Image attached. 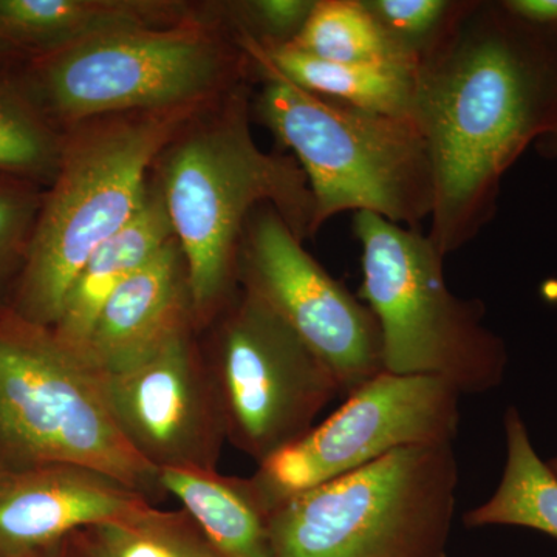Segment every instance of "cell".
<instances>
[{
    "label": "cell",
    "instance_id": "8",
    "mask_svg": "<svg viewBox=\"0 0 557 557\" xmlns=\"http://www.w3.org/2000/svg\"><path fill=\"white\" fill-rule=\"evenodd\" d=\"M0 454L16 468L78 465L143 496L163 493L159 469L131 448L102 394L100 372L49 327L0 319Z\"/></svg>",
    "mask_w": 557,
    "mask_h": 557
},
{
    "label": "cell",
    "instance_id": "19",
    "mask_svg": "<svg viewBox=\"0 0 557 557\" xmlns=\"http://www.w3.org/2000/svg\"><path fill=\"white\" fill-rule=\"evenodd\" d=\"M507 461L493 496L465 515L468 528L520 527L557 541V479L539 457L519 410L504 418Z\"/></svg>",
    "mask_w": 557,
    "mask_h": 557
},
{
    "label": "cell",
    "instance_id": "29",
    "mask_svg": "<svg viewBox=\"0 0 557 557\" xmlns=\"http://www.w3.org/2000/svg\"><path fill=\"white\" fill-rule=\"evenodd\" d=\"M33 557H73L72 552H70L67 544L65 541L62 544L57 545V547L47 549V552L39 553V555Z\"/></svg>",
    "mask_w": 557,
    "mask_h": 557
},
{
    "label": "cell",
    "instance_id": "20",
    "mask_svg": "<svg viewBox=\"0 0 557 557\" xmlns=\"http://www.w3.org/2000/svg\"><path fill=\"white\" fill-rule=\"evenodd\" d=\"M73 557H223L188 512L152 504L65 539Z\"/></svg>",
    "mask_w": 557,
    "mask_h": 557
},
{
    "label": "cell",
    "instance_id": "22",
    "mask_svg": "<svg viewBox=\"0 0 557 557\" xmlns=\"http://www.w3.org/2000/svg\"><path fill=\"white\" fill-rule=\"evenodd\" d=\"M293 46L322 60L343 64L413 69L392 49L361 0H318L309 22Z\"/></svg>",
    "mask_w": 557,
    "mask_h": 557
},
{
    "label": "cell",
    "instance_id": "30",
    "mask_svg": "<svg viewBox=\"0 0 557 557\" xmlns=\"http://www.w3.org/2000/svg\"><path fill=\"white\" fill-rule=\"evenodd\" d=\"M547 465H548L549 471H552L553 474H555L556 479H557V456L553 457L552 460L547 461Z\"/></svg>",
    "mask_w": 557,
    "mask_h": 557
},
{
    "label": "cell",
    "instance_id": "11",
    "mask_svg": "<svg viewBox=\"0 0 557 557\" xmlns=\"http://www.w3.org/2000/svg\"><path fill=\"white\" fill-rule=\"evenodd\" d=\"M271 205L249 215L237 258V284L265 302L350 395L384 372L379 321L330 276Z\"/></svg>",
    "mask_w": 557,
    "mask_h": 557
},
{
    "label": "cell",
    "instance_id": "26",
    "mask_svg": "<svg viewBox=\"0 0 557 557\" xmlns=\"http://www.w3.org/2000/svg\"><path fill=\"white\" fill-rule=\"evenodd\" d=\"M519 20L557 33V0H502Z\"/></svg>",
    "mask_w": 557,
    "mask_h": 557
},
{
    "label": "cell",
    "instance_id": "13",
    "mask_svg": "<svg viewBox=\"0 0 557 557\" xmlns=\"http://www.w3.org/2000/svg\"><path fill=\"white\" fill-rule=\"evenodd\" d=\"M150 500L78 465L11 469L0 475V557H33L81 528L120 518Z\"/></svg>",
    "mask_w": 557,
    "mask_h": 557
},
{
    "label": "cell",
    "instance_id": "23",
    "mask_svg": "<svg viewBox=\"0 0 557 557\" xmlns=\"http://www.w3.org/2000/svg\"><path fill=\"white\" fill-rule=\"evenodd\" d=\"M472 2L474 0H361L392 49L416 70L448 42Z\"/></svg>",
    "mask_w": 557,
    "mask_h": 557
},
{
    "label": "cell",
    "instance_id": "10",
    "mask_svg": "<svg viewBox=\"0 0 557 557\" xmlns=\"http://www.w3.org/2000/svg\"><path fill=\"white\" fill-rule=\"evenodd\" d=\"M460 394L432 376L380 373L332 417L259 463L251 480L267 508L403 448L453 445Z\"/></svg>",
    "mask_w": 557,
    "mask_h": 557
},
{
    "label": "cell",
    "instance_id": "9",
    "mask_svg": "<svg viewBox=\"0 0 557 557\" xmlns=\"http://www.w3.org/2000/svg\"><path fill=\"white\" fill-rule=\"evenodd\" d=\"M215 321L209 373L226 438L262 463L304 437L343 392L324 362L251 293L239 288Z\"/></svg>",
    "mask_w": 557,
    "mask_h": 557
},
{
    "label": "cell",
    "instance_id": "14",
    "mask_svg": "<svg viewBox=\"0 0 557 557\" xmlns=\"http://www.w3.org/2000/svg\"><path fill=\"white\" fill-rule=\"evenodd\" d=\"M188 325H194L188 269L177 239H172L110 296L86 359L100 372H115Z\"/></svg>",
    "mask_w": 557,
    "mask_h": 557
},
{
    "label": "cell",
    "instance_id": "18",
    "mask_svg": "<svg viewBox=\"0 0 557 557\" xmlns=\"http://www.w3.org/2000/svg\"><path fill=\"white\" fill-rule=\"evenodd\" d=\"M239 44L251 61L252 69L276 73L317 97L398 119L410 120L412 115L416 94L413 69L401 65L343 64L313 57L295 46L263 50L252 44Z\"/></svg>",
    "mask_w": 557,
    "mask_h": 557
},
{
    "label": "cell",
    "instance_id": "6",
    "mask_svg": "<svg viewBox=\"0 0 557 557\" xmlns=\"http://www.w3.org/2000/svg\"><path fill=\"white\" fill-rule=\"evenodd\" d=\"M361 245L358 298L372 310L386 372L432 376L458 394H485L504 381V339L483 324L485 306L458 298L445 278V258L428 234L355 212Z\"/></svg>",
    "mask_w": 557,
    "mask_h": 557
},
{
    "label": "cell",
    "instance_id": "24",
    "mask_svg": "<svg viewBox=\"0 0 557 557\" xmlns=\"http://www.w3.org/2000/svg\"><path fill=\"white\" fill-rule=\"evenodd\" d=\"M318 0H237L219 2L218 11L239 42L263 50L293 46Z\"/></svg>",
    "mask_w": 557,
    "mask_h": 557
},
{
    "label": "cell",
    "instance_id": "25",
    "mask_svg": "<svg viewBox=\"0 0 557 557\" xmlns=\"http://www.w3.org/2000/svg\"><path fill=\"white\" fill-rule=\"evenodd\" d=\"M46 189L0 180V282L24 269Z\"/></svg>",
    "mask_w": 557,
    "mask_h": 557
},
{
    "label": "cell",
    "instance_id": "27",
    "mask_svg": "<svg viewBox=\"0 0 557 557\" xmlns=\"http://www.w3.org/2000/svg\"><path fill=\"white\" fill-rule=\"evenodd\" d=\"M534 149L542 159L557 161V124L534 143Z\"/></svg>",
    "mask_w": 557,
    "mask_h": 557
},
{
    "label": "cell",
    "instance_id": "7",
    "mask_svg": "<svg viewBox=\"0 0 557 557\" xmlns=\"http://www.w3.org/2000/svg\"><path fill=\"white\" fill-rule=\"evenodd\" d=\"M457 486L453 445L394 450L274 508L271 557H448Z\"/></svg>",
    "mask_w": 557,
    "mask_h": 557
},
{
    "label": "cell",
    "instance_id": "1",
    "mask_svg": "<svg viewBox=\"0 0 557 557\" xmlns=\"http://www.w3.org/2000/svg\"><path fill=\"white\" fill-rule=\"evenodd\" d=\"M410 120L434 174L426 234L446 259L496 218L505 174L557 124V33L519 20L502 0H474L416 70Z\"/></svg>",
    "mask_w": 557,
    "mask_h": 557
},
{
    "label": "cell",
    "instance_id": "4",
    "mask_svg": "<svg viewBox=\"0 0 557 557\" xmlns=\"http://www.w3.org/2000/svg\"><path fill=\"white\" fill-rule=\"evenodd\" d=\"M207 108L100 116L64 132L60 170L44 193L14 313L40 327L57 324L84 263L141 208L161 150Z\"/></svg>",
    "mask_w": 557,
    "mask_h": 557
},
{
    "label": "cell",
    "instance_id": "21",
    "mask_svg": "<svg viewBox=\"0 0 557 557\" xmlns=\"http://www.w3.org/2000/svg\"><path fill=\"white\" fill-rule=\"evenodd\" d=\"M62 146L64 134L32 100L16 64L0 67V180L49 188Z\"/></svg>",
    "mask_w": 557,
    "mask_h": 557
},
{
    "label": "cell",
    "instance_id": "12",
    "mask_svg": "<svg viewBox=\"0 0 557 557\" xmlns=\"http://www.w3.org/2000/svg\"><path fill=\"white\" fill-rule=\"evenodd\" d=\"M193 329L178 330L127 368L98 370L121 434L159 472L215 469L226 438L218 392L194 346Z\"/></svg>",
    "mask_w": 557,
    "mask_h": 557
},
{
    "label": "cell",
    "instance_id": "15",
    "mask_svg": "<svg viewBox=\"0 0 557 557\" xmlns=\"http://www.w3.org/2000/svg\"><path fill=\"white\" fill-rule=\"evenodd\" d=\"M205 7L174 0H0V39L22 60L134 27H164Z\"/></svg>",
    "mask_w": 557,
    "mask_h": 557
},
{
    "label": "cell",
    "instance_id": "28",
    "mask_svg": "<svg viewBox=\"0 0 557 557\" xmlns=\"http://www.w3.org/2000/svg\"><path fill=\"white\" fill-rule=\"evenodd\" d=\"M24 61L20 57V54L16 53L9 44L5 42V40L0 39V67H5V65L14 64V62H21Z\"/></svg>",
    "mask_w": 557,
    "mask_h": 557
},
{
    "label": "cell",
    "instance_id": "17",
    "mask_svg": "<svg viewBox=\"0 0 557 557\" xmlns=\"http://www.w3.org/2000/svg\"><path fill=\"white\" fill-rule=\"evenodd\" d=\"M160 485L223 557H271L270 509L251 479L168 468L160 471Z\"/></svg>",
    "mask_w": 557,
    "mask_h": 557
},
{
    "label": "cell",
    "instance_id": "5",
    "mask_svg": "<svg viewBox=\"0 0 557 557\" xmlns=\"http://www.w3.org/2000/svg\"><path fill=\"white\" fill-rule=\"evenodd\" d=\"M251 120L293 152L314 199L313 236L341 212H372L416 228L431 219L434 174L410 120L317 97L252 69Z\"/></svg>",
    "mask_w": 557,
    "mask_h": 557
},
{
    "label": "cell",
    "instance_id": "3",
    "mask_svg": "<svg viewBox=\"0 0 557 557\" xmlns=\"http://www.w3.org/2000/svg\"><path fill=\"white\" fill-rule=\"evenodd\" d=\"M16 70L62 134L100 116L205 108L255 81L215 3L177 24L94 36Z\"/></svg>",
    "mask_w": 557,
    "mask_h": 557
},
{
    "label": "cell",
    "instance_id": "16",
    "mask_svg": "<svg viewBox=\"0 0 557 557\" xmlns=\"http://www.w3.org/2000/svg\"><path fill=\"white\" fill-rule=\"evenodd\" d=\"M172 239L175 236L170 215L149 177L148 193L137 214L87 259L73 281L60 319L51 327L60 343L86 358L91 332L110 296Z\"/></svg>",
    "mask_w": 557,
    "mask_h": 557
},
{
    "label": "cell",
    "instance_id": "2",
    "mask_svg": "<svg viewBox=\"0 0 557 557\" xmlns=\"http://www.w3.org/2000/svg\"><path fill=\"white\" fill-rule=\"evenodd\" d=\"M251 84L197 113L150 171L186 260L194 327L239 292L237 258L251 212L271 205L299 240L313 237L314 199L298 161L263 152L251 132Z\"/></svg>",
    "mask_w": 557,
    "mask_h": 557
}]
</instances>
